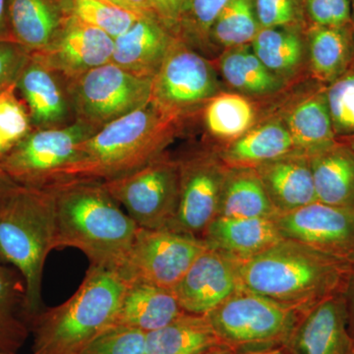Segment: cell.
Wrapping results in <instances>:
<instances>
[{
	"label": "cell",
	"mask_w": 354,
	"mask_h": 354,
	"mask_svg": "<svg viewBox=\"0 0 354 354\" xmlns=\"http://www.w3.org/2000/svg\"><path fill=\"white\" fill-rule=\"evenodd\" d=\"M144 354H147V353H144Z\"/></svg>",
	"instance_id": "9f6ffc18"
},
{
	"label": "cell",
	"mask_w": 354,
	"mask_h": 354,
	"mask_svg": "<svg viewBox=\"0 0 354 354\" xmlns=\"http://www.w3.org/2000/svg\"><path fill=\"white\" fill-rule=\"evenodd\" d=\"M25 300L24 279L0 259V351L15 353L29 335Z\"/></svg>",
	"instance_id": "1f68e13d"
},
{
	"label": "cell",
	"mask_w": 354,
	"mask_h": 354,
	"mask_svg": "<svg viewBox=\"0 0 354 354\" xmlns=\"http://www.w3.org/2000/svg\"><path fill=\"white\" fill-rule=\"evenodd\" d=\"M113 50L109 35L70 16L55 41L32 55L70 80L111 62Z\"/></svg>",
	"instance_id": "e0dca14e"
},
{
	"label": "cell",
	"mask_w": 354,
	"mask_h": 354,
	"mask_svg": "<svg viewBox=\"0 0 354 354\" xmlns=\"http://www.w3.org/2000/svg\"><path fill=\"white\" fill-rule=\"evenodd\" d=\"M252 3L260 29L308 27L300 0H252Z\"/></svg>",
	"instance_id": "f35d334b"
},
{
	"label": "cell",
	"mask_w": 354,
	"mask_h": 354,
	"mask_svg": "<svg viewBox=\"0 0 354 354\" xmlns=\"http://www.w3.org/2000/svg\"><path fill=\"white\" fill-rule=\"evenodd\" d=\"M95 132L79 121L68 127L32 129L0 160V167L21 186L46 187L75 158L79 144Z\"/></svg>",
	"instance_id": "7c38bea8"
},
{
	"label": "cell",
	"mask_w": 354,
	"mask_h": 354,
	"mask_svg": "<svg viewBox=\"0 0 354 354\" xmlns=\"http://www.w3.org/2000/svg\"><path fill=\"white\" fill-rule=\"evenodd\" d=\"M276 115L285 123L300 155L319 152L337 141L328 108L325 86L316 81L312 80L300 97H286Z\"/></svg>",
	"instance_id": "ac0fdd59"
},
{
	"label": "cell",
	"mask_w": 354,
	"mask_h": 354,
	"mask_svg": "<svg viewBox=\"0 0 354 354\" xmlns=\"http://www.w3.org/2000/svg\"><path fill=\"white\" fill-rule=\"evenodd\" d=\"M351 354H354V353H351Z\"/></svg>",
	"instance_id": "11a10c76"
},
{
	"label": "cell",
	"mask_w": 354,
	"mask_h": 354,
	"mask_svg": "<svg viewBox=\"0 0 354 354\" xmlns=\"http://www.w3.org/2000/svg\"><path fill=\"white\" fill-rule=\"evenodd\" d=\"M146 333L111 325L70 354H144Z\"/></svg>",
	"instance_id": "8d00e7d4"
},
{
	"label": "cell",
	"mask_w": 354,
	"mask_h": 354,
	"mask_svg": "<svg viewBox=\"0 0 354 354\" xmlns=\"http://www.w3.org/2000/svg\"><path fill=\"white\" fill-rule=\"evenodd\" d=\"M344 295H346V304H348L351 324L353 326L354 329V265L351 267Z\"/></svg>",
	"instance_id": "f6af8a7d"
},
{
	"label": "cell",
	"mask_w": 354,
	"mask_h": 354,
	"mask_svg": "<svg viewBox=\"0 0 354 354\" xmlns=\"http://www.w3.org/2000/svg\"><path fill=\"white\" fill-rule=\"evenodd\" d=\"M176 39L155 17L141 16L114 39L111 62L133 75L153 80Z\"/></svg>",
	"instance_id": "d6986e66"
},
{
	"label": "cell",
	"mask_w": 354,
	"mask_h": 354,
	"mask_svg": "<svg viewBox=\"0 0 354 354\" xmlns=\"http://www.w3.org/2000/svg\"><path fill=\"white\" fill-rule=\"evenodd\" d=\"M317 202L354 209V151L348 143L333 145L307 156Z\"/></svg>",
	"instance_id": "4316f807"
},
{
	"label": "cell",
	"mask_w": 354,
	"mask_h": 354,
	"mask_svg": "<svg viewBox=\"0 0 354 354\" xmlns=\"http://www.w3.org/2000/svg\"><path fill=\"white\" fill-rule=\"evenodd\" d=\"M7 4L8 0H0V41H13L9 30Z\"/></svg>",
	"instance_id": "ee69618b"
},
{
	"label": "cell",
	"mask_w": 354,
	"mask_h": 354,
	"mask_svg": "<svg viewBox=\"0 0 354 354\" xmlns=\"http://www.w3.org/2000/svg\"><path fill=\"white\" fill-rule=\"evenodd\" d=\"M337 141H344L346 143H348L349 146L351 147V149L354 151V137H351V138L346 139V140H337Z\"/></svg>",
	"instance_id": "f907efd6"
},
{
	"label": "cell",
	"mask_w": 354,
	"mask_h": 354,
	"mask_svg": "<svg viewBox=\"0 0 354 354\" xmlns=\"http://www.w3.org/2000/svg\"><path fill=\"white\" fill-rule=\"evenodd\" d=\"M31 53L14 41H0V90L17 80Z\"/></svg>",
	"instance_id": "60d3db41"
},
{
	"label": "cell",
	"mask_w": 354,
	"mask_h": 354,
	"mask_svg": "<svg viewBox=\"0 0 354 354\" xmlns=\"http://www.w3.org/2000/svg\"><path fill=\"white\" fill-rule=\"evenodd\" d=\"M262 100L265 99H254L232 91H223L212 97L199 115L204 129L203 141L218 147L241 138L269 118L260 106Z\"/></svg>",
	"instance_id": "44dd1931"
},
{
	"label": "cell",
	"mask_w": 354,
	"mask_h": 354,
	"mask_svg": "<svg viewBox=\"0 0 354 354\" xmlns=\"http://www.w3.org/2000/svg\"><path fill=\"white\" fill-rule=\"evenodd\" d=\"M183 313L174 290L149 283H127L113 325L148 334L165 327Z\"/></svg>",
	"instance_id": "484cf974"
},
{
	"label": "cell",
	"mask_w": 354,
	"mask_h": 354,
	"mask_svg": "<svg viewBox=\"0 0 354 354\" xmlns=\"http://www.w3.org/2000/svg\"><path fill=\"white\" fill-rule=\"evenodd\" d=\"M325 93L335 138L354 137V57L348 68L325 86Z\"/></svg>",
	"instance_id": "d590c367"
},
{
	"label": "cell",
	"mask_w": 354,
	"mask_h": 354,
	"mask_svg": "<svg viewBox=\"0 0 354 354\" xmlns=\"http://www.w3.org/2000/svg\"><path fill=\"white\" fill-rule=\"evenodd\" d=\"M32 130L29 111L18 95L15 83L0 90V133L10 150Z\"/></svg>",
	"instance_id": "74e56055"
},
{
	"label": "cell",
	"mask_w": 354,
	"mask_h": 354,
	"mask_svg": "<svg viewBox=\"0 0 354 354\" xmlns=\"http://www.w3.org/2000/svg\"><path fill=\"white\" fill-rule=\"evenodd\" d=\"M230 0H184L176 38L213 60L209 46L212 26Z\"/></svg>",
	"instance_id": "836d02e7"
},
{
	"label": "cell",
	"mask_w": 354,
	"mask_h": 354,
	"mask_svg": "<svg viewBox=\"0 0 354 354\" xmlns=\"http://www.w3.org/2000/svg\"><path fill=\"white\" fill-rule=\"evenodd\" d=\"M344 292L319 302L300 316L283 349L288 354H351L354 337Z\"/></svg>",
	"instance_id": "9a60e30c"
},
{
	"label": "cell",
	"mask_w": 354,
	"mask_h": 354,
	"mask_svg": "<svg viewBox=\"0 0 354 354\" xmlns=\"http://www.w3.org/2000/svg\"><path fill=\"white\" fill-rule=\"evenodd\" d=\"M242 288L239 260L207 247L174 292L184 312L207 315Z\"/></svg>",
	"instance_id": "5bb4252c"
},
{
	"label": "cell",
	"mask_w": 354,
	"mask_h": 354,
	"mask_svg": "<svg viewBox=\"0 0 354 354\" xmlns=\"http://www.w3.org/2000/svg\"><path fill=\"white\" fill-rule=\"evenodd\" d=\"M209 248L234 258L253 257L283 239L274 220L216 216L203 232Z\"/></svg>",
	"instance_id": "603a6c76"
},
{
	"label": "cell",
	"mask_w": 354,
	"mask_h": 354,
	"mask_svg": "<svg viewBox=\"0 0 354 354\" xmlns=\"http://www.w3.org/2000/svg\"><path fill=\"white\" fill-rule=\"evenodd\" d=\"M48 187L55 200V249H78L91 265L118 269L139 227L104 183L69 179Z\"/></svg>",
	"instance_id": "6da1fadb"
},
{
	"label": "cell",
	"mask_w": 354,
	"mask_h": 354,
	"mask_svg": "<svg viewBox=\"0 0 354 354\" xmlns=\"http://www.w3.org/2000/svg\"><path fill=\"white\" fill-rule=\"evenodd\" d=\"M351 19H353V27L354 32V0H351Z\"/></svg>",
	"instance_id": "816d5d0a"
},
{
	"label": "cell",
	"mask_w": 354,
	"mask_h": 354,
	"mask_svg": "<svg viewBox=\"0 0 354 354\" xmlns=\"http://www.w3.org/2000/svg\"><path fill=\"white\" fill-rule=\"evenodd\" d=\"M278 215L254 167H228L218 216L274 220Z\"/></svg>",
	"instance_id": "f546056e"
},
{
	"label": "cell",
	"mask_w": 354,
	"mask_h": 354,
	"mask_svg": "<svg viewBox=\"0 0 354 354\" xmlns=\"http://www.w3.org/2000/svg\"><path fill=\"white\" fill-rule=\"evenodd\" d=\"M29 111L32 129L68 127L75 122L67 80L31 55L15 82Z\"/></svg>",
	"instance_id": "2e32d148"
},
{
	"label": "cell",
	"mask_w": 354,
	"mask_h": 354,
	"mask_svg": "<svg viewBox=\"0 0 354 354\" xmlns=\"http://www.w3.org/2000/svg\"><path fill=\"white\" fill-rule=\"evenodd\" d=\"M75 121L99 131L150 102L152 79L142 78L113 64L67 80Z\"/></svg>",
	"instance_id": "ba28073f"
},
{
	"label": "cell",
	"mask_w": 354,
	"mask_h": 354,
	"mask_svg": "<svg viewBox=\"0 0 354 354\" xmlns=\"http://www.w3.org/2000/svg\"><path fill=\"white\" fill-rule=\"evenodd\" d=\"M109 1L136 15L155 17L149 6L148 0H109Z\"/></svg>",
	"instance_id": "7bdbcfd3"
},
{
	"label": "cell",
	"mask_w": 354,
	"mask_h": 354,
	"mask_svg": "<svg viewBox=\"0 0 354 354\" xmlns=\"http://www.w3.org/2000/svg\"><path fill=\"white\" fill-rule=\"evenodd\" d=\"M305 31L297 28L261 29L251 48L270 71L291 85L300 78H310Z\"/></svg>",
	"instance_id": "83f0119b"
},
{
	"label": "cell",
	"mask_w": 354,
	"mask_h": 354,
	"mask_svg": "<svg viewBox=\"0 0 354 354\" xmlns=\"http://www.w3.org/2000/svg\"><path fill=\"white\" fill-rule=\"evenodd\" d=\"M102 183L139 227L167 230L176 216L179 165L169 151L131 174Z\"/></svg>",
	"instance_id": "9c48e42d"
},
{
	"label": "cell",
	"mask_w": 354,
	"mask_h": 354,
	"mask_svg": "<svg viewBox=\"0 0 354 354\" xmlns=\"http://www.w3.org/2000/svg\"><path fill=\"white\" fill-rule=\"evenodd\" d=\"M300 1H301V2H302V4H304V1H305V0H300Z\"/></svg>",
	"instance_id": "db71d44e"
},
{
	"label": "cell",
	"mask_w": 354,
	"mask_h": 354,
	"mask_svg": "<svg viewBox=\"0 0 354 354\" xmlns=\"http://www.w3.org/2000/svg\"><path fill=\"white\" fill-rule=\"evenodd\" d=\"M0 354H15V353H6V351H0ZM32 354H34V353H32Z\"/></svg>",
	"instance_id": "f5cc1de1"
},
{
	"label": "cell",
	"mask_w": 354,
	"mask_h": 354,
	"mask_svg": "<svg viewBox=\"0 0 354 354\" xmlns=\"http://www.w3.org/2000/svg\"><path fill=\"white\" fill-rule=\"evenodd\" d=\"M19 186L0 167V202Z\"/></svg>",
	"instance_id": "bcb514c9"
},
{
	"label": "cell",
	"mask_w": 354,
	"mask_h": 354,
	"mask_svg": "<svg viewBox=\"0 0 354 354\" xmlns=\"http://www.w3.org/2000/svg\"><path fill=\"white\" fill-rule=\"evenodd\" d=\"M304 7L308 26L342 27L353 24L351 0H305Z\"/></svg>",
	"instance_id": "ab89813d"
},
{
	"label": "cell",
	"mask_w": 354,
	"mask_h": 354,
	"mask_svg": "<svg viewBox=\"0 0 354 354\" xmlns=\"http://www.w3.org/2000/svg\"><path fill=\"white\" fill-rule=\"evenodd\" d=\"M179 165L178 207L167 230L201 239L218 214L228 167L213 146L202 141L176 156Z\"/></svg>",
	"instance_id": "8fae6325"
},
{
	"label": "cell",
	"mask_w": 354,
	"mask_h": 354,
	"mask_svg": "<svg viewBox=\"0 0 354 354\" xmlns=\"http://www.w3.org/2000/svg\"><path fill=\"white\" fill-rule=\"evenodd\" d=\"M207 247L203 239L191 235L139 227L115 271L127 283H149L174 290Z\"/></svg>",
	"instance_id": "30bf717a"
},
{
	"label": "cell",
	"mask_w": 354,
	"mask_h": 354,
	"mask_svg": "<svg viewBox=\"0 0 354 354\" xmlns=\"http://www.w3.org/2000/svg\"><path fill=\"white\" fill-rule=\"evenodd\" d=\"M189 127L165 118L149 102L79 144L75 158L50 184L69 179L104 183L127 176L167 152Z\"/></svg>",
	"instance_id": "7a4b0ae2"
},
{
	"label": "cell",
	"mask_w": 354,
	"mask_h": 354,
	"mask_svg": "<svg viewBox=\"0 0 354 354\" xmlns=\"http://www.w3.org/2000/svg\"><path fill=\"white\" fill-rule=\"evenodd\" d=\"M202 354H237L234 351H232V348H227L225 346H216V348H214L209 349V351H206V353Z\"/></svg>",
	"instance_id": "7dc6e473"
},
{
	"label": "cell",
	"mask_w": 354,
	"mask_h": 354,
	"mask_svg": "<svg viewBox=\"0 0 354 354\" xmlns=\"http://www.w3.org/2000/svg\"><path fill=\"white\" fill-rule=\"evenodd\" d=\"M310 78L323 86L341 75L354 57L353 24L342 27L308 26L305 31Z\"/></svg>",
	"instance_id": "f1b7e54d"
},
{
	"label": "cell",
	"mask_w": 354,
	"mask_h": 354,
	"mask_svg": "<svg viewBox=\"0 0 354 354\" xmlns=\"http://www.w3.org/2000/svg\"><path fill=\"white\" fill-rule=\"evenodd\" d=\"M214 148L227 167H257L298 153L288 128L278 115L263 120L241 138Z\"/></svg>",
	"instance_id": "7402d4cb"
},
{
	"label": "cell",
	"mask_w": 354,
	"mask_h": 354,
	"mask_svg": "<svg viewBox=\"0 0 354 354\" xmlns=\"http://www.w3.org/2000/svg\"><path fill=\"white\" fill-rule=\"evenodd\" d=\"M239 270L245 290L305 313L346 291L351 266L283 239L253 257L239 260Z\"/></svg>",
	"instance_id": "3957f363"
},
{
	"label": "cell",
	"mask_w": 354,
	"mask_h": 354,
	"mask_svg": "<svg viewBox=\"0 0 354 354\" xmlns=\"http://www.w3.org/2000/svg\"><path fill=\"white\" fill-rule=\"evenodd\" d=\"M213 62L225 88L247 97L271 99L291 86L263 64L251 44L223 51Z\"/></svg>",
	"instance_id": "d4e9b609"
},
{
	"label": "cell",
	"mask_w": 354,
	"mask_h": 354,
	"mask_svg": "<svg viewBox=\"0 0 354 354\" xmlns=\"http://www.w3.org/2000/svg\"><path fill=\"white\" fill-rule=\"evenodd\" d=\"M127 286L115 270L90 265L71 297L30 319L32 353H72L113 325Z\"/></svg>",
	"instance_id": "5b68a950"
},
{
	"label": "cell",
	"mask_w": 354,
	"mask_h": 354,
	"mask_svg": "<svg viewBox=\"0 0 354 354\" xmlns=\"http://www.w3.org/2000/svg\"><path fill=\"white\" fill-rule=\"evenodd\" d=\"M254 169L279 214L295 211L317 202L307 156L293 153Z\"/></svg>",
	"instance_id": "cb8c5ba5"
},
{
	"label": "cell",
	"mask_w": 354,
	"mask_h": 354,
	"mask_svg": "<svg viewBox=\"0 0 354 354\" xmlns=\"http://www.w3.org/2000/svg\"><path fill=\"white\" fill-rule=\"evenodd\" d=\"M302 314L242 288L206 316L221 344L241 354L283 348Z\"/></svg>",
	"instance_id": "52a82bcc"
},
{
	"label": "cell",
	"mask_w": 354,
	"mask_h": 354,
	"mask_svg": "<svg viewBox=\"0 0 354 354\" xmlns=\"http://www.w3.org/2000/svg\"><path fill=\"white\" fill-rule=\"evenodd\" d=\"M53 249L55 209L50 188L20 185L0 202V259L24 279L28 323L41 311L44 268Z\"/></svg>",
	"instance_id": "277c9868"
},
{
	"label": "cell",
	"mask_w": 354,
	"mask_h": 354,
	"mask_svg": "<svg viewBox=\"0 0 354 354\" xmlns=\"http://www.w3.org/2000/svg\"><path fill=\"white\" fill-rule=\"evenodd\" d=\"M71 17L93 26L116 39L141 16L115 6L109 0H64Z\"/></svg>",
	"instance_id": "e575fe53"
},
{
	"label": "cell",
	"mask_w": 354,
	"mask_h": 354,
	"mask_svg": "<svg viewBox=\"0 0 354 354\" xmlns=\"http://www.w3.org/2000/svg\"><path fill=\"white\" fill-rule=\"evenodd\" d=\"M241 354H288L283 348L266 349V351H251V353Z\"/></svg>",
	"instance_id": "c3c4849f"
},
{
	"label": "cell",
	"mask_w": 354,
	"mask_h": 354,
	"mask_svg": "<svg viewBox=\"0 0 354 354\" xmlns=\"http://www.w3.org/2000/svg\"><path fill=\"white\" fill-rule=\"evenodd\" d=\"M148 3L156 19L176 38L184 0H148Z\"/></svg>",
	"instance_id": "b9f144b4"
},
{
	"label": "cell",
	"mask_w": 354,
	"mask_h": 354,
	"mask_svg": "<svg viewBox=\"0 0 354 354\" xmlns=\"http://www.w3.org/2000/svg\"><path fill=\"white\" fill-rule=\"evenodd\" d=\"M9 151H10V148L7 145L6 142L4 141L3 137H2L1 133H0V160H1Z\"/></svg>",
	"instance_id": "681fc988"
},
{
	"label": "cell",
	"mask_w": 354,
	"mask_h": 354,
	"mask_svg": "<svg viewBox=\"0 0 354 354\" xmlns=\"http://www.w3.org/2000/svg\"><path fill=\"white\" fill-rule=\"evenodd\" d=\"M7 17L11 38L34 55L55 41L70 15L64 0H8Z\"/></svg>",
	"instance_id": "ffe728a7"
},
{
	"label": "cell",
	"mask_w": 354,
	"mask_h": 354,
	"mask_svg": "<svg viewBox=\"0 0 354 354\" xmlns=\"http://www.w3.org/2000/svg\"><path fill=\"white\" fill-rule=\"evenodd\" d=\"M223 91L213 60L176 38L153 78L150 102L165 118L193 124L205 104Z\"/></svg>",
	"instance_id": "8992f818"
},
{
	"label": "cell",
	"mask_w": 354,
	"mask_h": 354,
	"mask_svg": "<svg viewBox=\"0 0 354 354\" xmlns=\"http://www.w3.org/2000/svg\"><path fill=\"white\" fill-rule=\"evenodd\" d=\"M223 346L208 317L184 312L176 320L146 334L147 354H202Z\"/></svg>",
	"instance_id": "4dcf8cb0"
},
{
	"label": "cell",
	"mask_w": 354,
	"mask_h": 354,
	"mask_svg": "<svg viewBox=\"0 0 354 354\" xmlns=\"http://www.w3.org/2000/svg\"><path fill=\"white\" fill-rule=\"evenodd\" d=\"M274 221L283 239L304 243L351 267L354 265V209L314 202L279 214Z\"/></svg>",
	"instance_id": "4fadbf2b"
},
{
	"label": "cell",
	"mask_w": 354,
	"mask_h": 354,
	"mask_svg": "<svg viewBox=\"0 0 354 354\" xmlns=\"http://www.w3.org/2000/svg\"><path fill=\"white\" fill-rule=\"evenodd\" d=\"M260 30L252 0H230L209 32L213 60L223 51L252 44Z\"/></svg>",
	"instance_id": "d6a6232c"
}]
</instances>
